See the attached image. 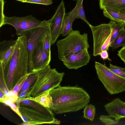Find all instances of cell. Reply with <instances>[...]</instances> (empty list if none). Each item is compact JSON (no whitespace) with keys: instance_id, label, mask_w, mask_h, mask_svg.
Returning a JSON list of instances; mask_svg holds the SVG:
<instances>
[{"instance_id":"1","label":"cell","mask_w":125,"mask_h":125,"mask_svg":"<svg viewBox=\"0 0 125 125\" xmlns=\"http://www.w3.org/2000/svg\"><path fill=\"white\" fill-rule=\"evenodd\" d=\"M52 100L51 110L60 114L77 111L84 108L89 103L90 97L82 88L60 85L50 91Z\"/></svg>"},{"instance_id":"2","label":"cell","mask_w":125,"mask_h":125,"mask_svg":"<svg viewBox=\"0 0 125 125\" xmlns=\"http://www.w3.org/2000/svg\"><path fill=\"white\" fill-rule=\"evenodd\" d=\"M14 53L8 64L0 73L3 77L9 91L28 74L29 56L25 36L18 37Z\"/></svg>"},{"instance_id":"3","label":"cell","mask_w":125,"mask_h":125,"mask_svg":"<svg viewBox=\"0 0 125 125\" xmlns=\"http://www.w3.org/2000/svg\"><path fill=\"white\" fill-rule=\"evenodd\" d=\"M88 34L80 33L78 30H73L65 38L57 41V46L59 59L62 62L72 55L90 47Z\"/></svg>"},{"instance_id":"4","label":"cell","mask_w":125,"mask_h":125,"mask_svg":"<svg viewBox=\"0 0 125 125\" xmlns=\"http://www.w3.org/2000/svg\"><path fill=\"white\" fill-rule=\"evenodd\" d=\"M37 73V79L32 85L30 94L33 98L60 86L65 74L64 72H59L55 68H52L49 64Z\"/></svg>"},{"instance_id":"5","label":"cell","mask_w":125,"mask_h":125,"mask_svg":"<svg viewBox=\"0 0 125 125\" xmlns=\"http://www.w3.org/2000/svg\"><path fill=\"white\" fill-rule=\"evenodd\" d=\"M94 65L98 78L109 93L113 95L125 91V78L99 62L95 61Z\"/></svg>"},{"instance_id":"6","label":"cell","mask_w":125,"mask_h":125,"mask_svg":"<svg viewBox=\"0 0 125 125\" xmlns=\"http://www.w3.org/2000/svg\"><path fill=\"white\" fill-rule=\"evenodd\" d=\"M92 33L93 40V55L95 56L103 51L110 47L112 28L110 24H102L98 26L89 25Z\"/></svg>"},{"instance_id":"7","label":"cell","mask_w":125,"mask_h":125,"mask_svg":"<svg viewBox=\"0 0 125 125\" xmlns=\"http://www.w3.org/2000/svg\"><path fill=\"white\" fill-rule=\"evenodd\" d=\"M42 21L37 19L31 15L21 17L5 16L2 21L0 23V27L5 24L11 25L16 29L17 35L20 36H23L27 31L38 26Z\"/></svg>"},{"instance_id":"8","label":"cell","mask_w":125,"mask_h":125,"mask_svg":"<svg viewBox=\"0 0 125 125\" xmlns=\"http://www.w3.org/2000/svg\"><path fill=\"white\" fill-rule=\"evenodd\" d=\"M49 29L48 21L44 20L38 26L26 32L25 36L29 56L28 73L32 72V57L33 51L37 43L42 40L46 32Z\"/></svg>"},{"instance_id":"9","label":"cell","mask_w":125,"mask_h":125,"mask_svg":"<svg viewBox=\"0 0 125 125\" xmlns=\"http://www.w3.org/2000/svg\"><path fill=\"white\" fill-rule=\"evenodd\" d=\"M18 107L21 115V118L23 121L22 125L60 124L61 123L60 121L55 117L47 115L28 107L21 106Z\"/></svg>"},{"instance_id":"10","label":"cell","mask_w":125,"mask_h":125,"mask_svg":"<svg viewBox=\"0 0 125 125\" xmlns=\"http://www.w3.org/2000/svg\"><path fill=\"white\" fill-rule=\"evenodd\" d=\"M65 13L64 2L62 0L53 16L48 21L51 38V45L55 43L61 34L62 21Z\"/></svg>"},{"instance_id":"11","label":"cell","mask_w":125,"mask_h":125,"mask_svg":"<svg viewBox=\"0 0 125 125\" xmlns=\"http://www.w3.org/2000/svg\"><path fill=\"white\" fill-rule=\"evenodd\" d=\"M51 61V53L44 49L42 40L39 42L33 51L32 57V72H36L49 64Z\"/></svg>"},{"instance_id":"12","label":"cell","mask_w":125,"mask_h":125,"mask_svg":"<svg viewBox=\"0 0 125 125\" xmlns=\"http://www.w3.org/2000/svg\"><path fill=\"white\" fill-rule=\"evenodd\" d=\"M90 59L88 50L85 49L72 55L62 62L69 69L77 70L87 64Z\"/></svg>"},{"instance_id":"13","label":"cell","mask_w":125,"mask_h":125,"mask_svg":"<svg viewBox=\"0 0 125 125\" xmlns=\"http://www.w3.org/2000/svg\"><path fill=\"white\" fill-rule=\"evenodd\" d=\"M16 40H5L0 42V69L3 70L8 64L14 52Z\"/></svg>"},{"instance_id":"14","label":"cell","mask_w":125,"mask_h":125,"mask_svg":"<svg viewBox=\"0 0 125 125\" xmlns=\"http://www.w3.org/2000/svg\"><path fill=\"white\" fill-rule=\"evenodd\" d=\"M104 107L109 115L112 118L120 120L125 117V102L118 98L105 104Z\"/></svg>"},{"instance_id":"15","label":"cell","mask_w":125,"mask_h":125,"mask_svg":"<svg viewBox=\"0 0 125 125\" xmlns=\"http://www.w3.org/2000/svg\"><path fill=\"white\" fill-rule=\"evenodd\" d=\"M15 103L18 107H28L47 115L55 117L53 112L50 108L43 106L33 99L18 98Z\"/></svg>"},{"instance_id":"16","label":"cell","mask_w":125,"mask_h":125,"mask_svg":"<svg viewBox=\"0 0 125 125\" xmlns=\"http://www.w3.org/2000/svg\"><path fill=\"white\" fill-rule=\"evenodd\" d=\"M100 9H105L111 11L119 12L125 8V0H99Z\"/></svg>"},{"instance_id":"17","label":"cell","mask_w":125,"mask_h":125,"mask_svg":"<svg viewBox=\"0 0 125 125\" xmlns=\"http://www.w3.org/2000/svg\"><path fill=\"white\" fill-rule=\"evenodd\" d=\"M83 0H77L75 7L67 14L75 20L80 19L83 20L89 25L90 24L86 18L83 7Z\"/></svg>"},{"instance_id":"18","label":"cell","mask_w":125,"mask_h":125,"mask_svg":"<svg viewBox=\"0 0 125 125\" xmlns=\"http://www.w3.org/2000/svg\"><path fill=\"white\" fill-rule=\"evenodd\" d=\"M75 20L65 13L64 17L61 31V34L63 36L67 35L72 30L73 23Z\"/></svg>"},{"instance_id":"19","label":"cell","mask_w":125,"mask_h":125,"mask_svg":"<svg viewBox=\"0 0 125 125\" xmlns=\"http://www.w3.org/2000/svg\"><path fill=\"white\" fill-rule=\"evenodd\" d=\"M49 92L50 91H47L33 99L43 106L51 109L53 105V101Z\"/></svg>"},{"instance_id":"20","label":"cell","mask_w":125,"mask_h":125,"mask_svg":"<svg viewBox=\"0 0 125 125\" xmlns=\"http://www.w3.org/2000/svg\"><path fill=\"white\" fill-rule=\"evenodd\" d=\"M103 12L105 16L111 20L125 24V15L105 9L103 10Z\"/></svg>"},{"instance_id":"21","label":"cell","mask_w":125,"mask_h":125,"mask_svg":"<svg viewBox=\"0 0 125 125\" xmlns=\"http://www.w3.org/2000/svg\"><path fill=\"white\" fill-rule=\"evenodd\" d=\"M112 28L110 42V47L119 33L120 31L125 28V24L111 20L109 23Z\"/></svg>"},{"instance_id":"22","label":"cell","mask_w":125,"mask_h":125,"mask_svg":"<svg viewBox=\"0 0 125 125\" xmlns=\"http://www.w3.org/2000/svg\"><path fill=\"white\" fill-rule=\"evenodd\" d=\"M125 46V27L121 29L110 47L114 50L121 46Z\"/></svg>"},{"instance_id":"23","label":"cell","mask_w":125,"mask_h":125,"mask_svg":"<svg viewBox=\"0 0 125 125\" xmlns=\"http://www.w3.org/2000/svg\"><path fill=\"white\" fill-rule=\"evenodd\" d=\"M37 72L29 73L18 93V96L22 92L27 89L34 83L37 79Z\"/></svg>"},{"instance_id":"24","label":"cell","mask_w":125,"mask_h":125,"mask_svg":"<svg viewBox=\"0 0 125 125\" xmlns=\"http://www.w3.org/2000/svg\"><path fill=\"white\" fill-rule=\"evenodd\" d=\"M83 117L90 120L93 121L95 114V106L91 104H87L84 107Z\"/></svg>"},{"instance_id":"25","label":"cell","mask_w":125,"mask_h":125,"mask_svg":"<svg viewBox=\"0 0 125 125\" xmlns=\"http://www.w3.org/2000/svg\"><path fill=\"white\" fill-rule=\"evenodd\" d=\"M100 120L106 125H121L120 119H116L109 115H101L99 117Z\"/></svg>"},{"instance_id":"26","label":"cell","mask_w":125,"mask_h":125,"mask_svg":"<svg viewBox=\"0 0 125 125\" xmlns=\"http://www.w3.org/2000/svg\"><path fill=\"white\" fill-rule=\"evenodd\" d=\"M42 42L44 50L51 53V38L49 29L46 32L45 35L42 40Z\"/></svg>"},{"instance_id":"27","label":"cell","mask_w":125,"mask_h":125,"mask_svg":"<svg viewBox=\"0 0 125 125\" xmlns=\"http://www.w3.org/2000/svg\"><path fill=\"white\" fill-rule=\"evenodd\" d=\"M109 69L117 75L125 78V68H122L110 64Z\"/></svg>"},{"instance_id":"28","label":"cell","mask_w":125,"mask_h":125,"mask_svg":"<svg viewBox=\"0 0 125 125\" xmlns=\"http://www.w3.org/2000/svg\"><path fill=\"white\" fill-rule=\"evenodd\" d=\"M22 2H27L31 3L42 4L46 5H50L52 3L51 0H16Z\"/></svg>"},{"instance_id":"29","label":"cell","mask_w":125,"mask_h":125,"mask_svg":"<svg viewBox=\"0 0 125 125\" xmlns=\"http://www.w3.org/2000/svg\"><path fill=\"white\" fill-rule=\"evenodd\" d=\"M0 89L3 92L8 98L9 97L10 91L7 86L2 75L1 74H0Z\"/></svg>"},{"instance_id":"30","label":"cell","mask_w":125,"mask_h":125,"mask_svg":"<svg viewBox=\"0 0 125 125\" xmlns=\"http://www.w3.org/2000/svg\"><path fill=\"white\" fill-rule=\"evenodd\" d=\"M32 89V86H31L27 89L22 92L19 96V99H30L31 97L30 96V94Z\"/></svg>"},{"instance_id":"31","label":"cell","mask_w":125,"mask_h":125,"mask_svg":"<svg viewBox=\"0 0 125 125\" xmlns=\"http://www.w3.org/2000/svg\"><path fill=\"white\" fill-rule=\"evenodd\" d=\"M15 103L14 102H11L8 104V106L21 118V115L19 111L18 107Z\"/></svg>"},{"instance_id":"32","label":"cell","mask_w":125,"mask_h":125,"mask_svg":"<svg viewBox=\"0 0 125 125\" xmlns=\"http://www.w3.org/2000/svg\"><path fill=\"white\" fill-rule=\"evenodd\" d=\"M28 75L20 82H19L14 88L12 90H13L15 92L18 94V93L21 89L24 82Z\"/></svg>"},{"instance_id":"33","label":"cell","mask_w":125,"mask_h":125,"mask_svg":"<svg viewBox=\"0 0 125 125\" xmlns=\"http://www.w3.org/2000/svg\"><path fill=\"white\" fill-rule=\"evenodd\" d=\"M117 54L125 64V46L118 51Z\"/></svg>"},{"instance_id":"34","label":"cell","mask_w":125,"mask_h":125,"mask_svg":"<svg viewBox=\"0 0 125 125\" xmlns=\"http://www.w3.org/2000/svg\"><path fill=\"white\" fill-rule=\"evenodd\" d=\"M0 0V23L2 21L5 15L3 13L4 5V0Z\"/></svg>"},{"instance_id":"35","label":"cell","mask_w":125,"mask_h":125,"mask_svg":"<svg viewBox=\"0 0 125 125\" xmlns=\"http://www.w3.org/2000/svg\"><path fill=\"white\" fill-rule=\"evenodd\" d=\"M101 58L103 60L107 59L109 61L111 60L109 57V55L107 50H105L102 51L99 54Z\"/></svg>"},{"instance_id":"36","label":"cell","mask_w":125,"mask_h":125,"mask_svg":"<svg viewBox=\"0 0 125 125\" xmlns=\"http://www.w3.org/2000/svg\"><path fill=\"white\" fill-rule=\"evenodd\" d=\"M8 98L3 92L0 89V101L1 103L4 102Z\"/></svg>"},{"instance_id":"37","label":"cell","mask_w":125,"mask_h":125,"mask_svg":"<svg viewBox=\"0 0 125 125\" xmlns=\"http://www.w3.org/2000/svg\"><path fill=\"white\" fill-rule=\"evenodd\" d=\"M119 12L123 15H125V8L121 10Z\"/></svg>"},{"instance_id":"38","label":"cell","mask_w":125,"mask_h":125,"mask_svg":"<svg viewBox=\"0 0 125 125\" xmlns=\"http://www.w3.org/2000/svg\"><path fill=\"white\" fill-rule=\"evenodd\" d=\"M73 0L74 1H77V0Z\"/></svg>"}]
</instances>
